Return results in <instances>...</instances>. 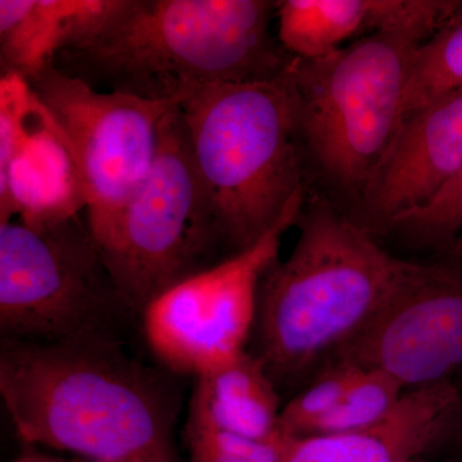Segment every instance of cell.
Returning a JSON list of instances; mask_svg holds the SVG:
<instances>
[{
  "label": "cell",
  "instance_id": "1",
  "mask_svg": "<svg viewBox=\"0 0 462 462\" xmlns=\"http://www.w3.org/2000/svg\"><path fill=\"white\" fill-rule=\"evenodd\" d=\"M0 396L27 445L90 461L178 462L165 385L114 339L2 338Z\"/></svg>",
  "mask_w": 462,
  "mask_h": 462
},
{
  "label": "cell",
  "instance_id": "2",
  "mask_svg": "<svg viewBox=\"0 0 462 462\" xmlns=\"http://www.w3.org/2000/svg\"><path fill=\"white\" fill-rule=\"evenodd\" d=\"M270 0H121L53 66L96 88L179 103L207 85L273 80L291 58L270 32Z\"/></svg>",
  "mask_w": 462,
  "mask_h": 462
},
{
  "label": "cell",
  "instance_id": "3",
  "mask_svg": "<svg viewBox=\"0 0 462 462\" xmlns=\"http://www.w3.org/2000/svg\"><path fill=\"white\" fill-rule=\"evenodd\" d=\"M298 223L296 247L258 291L251 354L278 388L320 373L421 267L391 256L328 203L312 202Z\"/></svg>",
  "mask_w": 462,
  "mask_h": 462
},
{
  "label": "cell",
  "instance_id": "4",
  "mask_svg": "<svg viewBox=\"0 0 462 462\" xmlns=\"http://www.w3.org/2000/svg\"><path fill=\"white\" fill-rule=\"evenodd\" d=\"M179 109L194 171L230 256L303 208L287 69L273 80L207 85L185 96Z\"/></svg>",
  "mask_w": 462,
  "mask_h": 462
},
{
  "label": "cell",
  "instance_id": "5",
  "mask_svg": "<svg viewBox=\"0 0 462 462\" xmlns=\"http://www.w3.org/2000/svg\"><path fill=\"white\" fill-rule=\"evenodd\" d=\"M421 44L401 33H373L325 57L291 58L287 78L298 138L343 189L361 193L397 133Z\"/></svg>",
  "mask_w": 462,
  "mask_h": 462
},
{
  "label": "cell",
  "instance_id": "6",
  "mask_svg": "<svg viewBox=\"0 0 462 462\" xmlns=\"http://www.w3.org/2000/svg\"><path fill=\"white\" fill-rule=\"evenodd\" d=\"M130 311L226 260L200 188L179 103L167 115L151 172L99 248Z\"/></svg>",
  "mask_w": 462,
  "mask_h": 462
},
{
  "label": "cell",
  "instance_id": "7",
  "mask_svg": "<svg viewBox=\"0 0 462 462\" xmlns=\"http://www.w3.org/2000/svg\"><path fill=\"white\" fill-rule=\"evenodd\" d=\"M130 311L87 221L0 224L2 338L30 343L112 339L108 319Z\"/></svg>",
  "mask_w": 462,
  "mask_h": 462
},
{
  "label": "cell",
  "instance_id": "8",
  "mask_svg": "<svg viewBox=\"0 0 462 462\" xmlns=\"http://www.w3.org/2000/svg\"><path fill=\"white\" fill-rule=\"evenodd\" d=\"M29 84L69 143L100 248L151 172L163 123L178 103L100 91L53 65Z\"/></svg>",
  "mask_w": 462,
  "mask_h": 462
},
{
  "label": "cell",
  "instance_id": "9",
  "mask_svg": "<svg viewBox=\"0 0 462 462\" xmlns=\"http://www.w3.org/2000/svg\"><path fill=\"white\" fill-rule=\"evenodd\" d=\"M302 209L285 216L251 247L167 289L143 310L145 339L161 364L197 378L247 351L261 281Z\"/></svg>",
  "mask_w": 462,
  "mask_h": 462
},
{
  "label": "cell",
  "instance_id": "10",
  "mask_svg": "<svg viewBox=\"0 0 462 462\" xmlns=\"http://www.w3.org/2000/svg\"><path fill=\"white\" fill-rule=\"evenodd\" d=\"M331 363L378 370L409 391L451 380L462 369V272L421 264Z\"/></svg>",
  "mask_w": 462,
  "mask_h": 462
},
{
  "label": "cell",
  "instance_id": "11",
  "mask_svg": "<svg viewBox=\"0 0 462 462\" xmlns=\"http://www.w3.org/2000/svg\"><path fill=\"white\" fill-rule=\"evenodd\" d=\"M462 167V89L401 123L361 190L373 227L421 208Z\"/></svg>",
  "mask_w": 462,
  "mask_h": 462
},
{
  "label": "cell",
  "instance_id": "12",
  "mask_svg": "<svg viewBox=\"0 0 462 462\" xmlns=\"http://www.w3.org/2000/svg\"><path fill=\"white\" fill-rule=\"evenodd\" d=\"M87 208L83 178L65 134L33 94L32 106L0 152V224L48 226Z\"/></svg>",
  "mask_w": 462,
  "mask_h": 462
},
{
  "label": "cell",
  "instance_id": "13",
  "mask_svg": "<svg viewBox=\"0 0 462 462\" xmlns=\"http://www.w3.org/2000/svg\"><path fill=\"white\" fill-rule=\"evenodd\" d=\"M460 387L452 380L410 389L385 420L349 433L289 438L282 462H401L456 437Z\"/></svg>",
  "mask_w": 462,
  "mask_h": 462
},
{
  "label": "cell",
  "instance_id": "14",
  "mask_svg": "<svg viewBox=\"0 0 462 462\" xmlns=\"http://www.w3.org/2000/svg\"><path fill=\"white\" fill-rule=\"evenodd\" d=\"M278 41L289 56L316 60L354 36L401 33L430 39L445 21L439 0H282Z\"/></svg>",
  "mask_w": 462,
  "mask_h": 462
},
{
  "label": "cell",
  "instance_id": "15",
  "mask_svg": "<svg viewBox=\"0 0 462 462\" xmlns=\"http://www.w3.org/2000/svg\"><path fill=\"white\" fill-rule=\"evenodd\" d=\"M121 0H0L2 75L32 81L62 51L94 35Z\"/></svg>",
  "mask_w": 462,
  "mask_h": 462
},
{
  "label": "cell",
  "instance_id": "16",
  "mask_svg": "<svg viewBox=\"0 0 462 462\" xmlns=\"http://www.w3.org/2000/svg\"><path fill=\"white\" fill-rule=\"evenodd\" d=\"M278 387L251 352L197 376L187 430L221 431L256 440L284 436Z\"/></svg>",
  "mask_w": 462,
  "mask_h": 462
},
{
  "label": "cell",
  "instance_id": "17",
  "mask_svg": "<svg viewBox=\"0 0 462 462\" xmlns=\"http://www.w3.org/2000/svg\"><path fill=\"white\" fill-rule=\"evenodd\" d=\"M461 89L462 8L419 48L404 91L401 123L425 106Z\"/></svg>",
  "mask_w": 462,
  "mask_h": 462
},
{
  "label": "cell",
  "instance_id": "18",
  "mask_svg": "<svg viewBox=\"0 0 462 462\" xmlns=\"http://www.w3.org/2000/svg\"><path fill=\"white\" fill-rule=\"evenodd\" d=\"M404 393L406 389L387 374L358 369L338 404L316 425L310 436L349 433L372 428L396 410Z\"/></svg>",
  "mask_w": 462,
  "mask_h": 462
},
{
  "label": "cell",
  "instance_id": "19",
  "mask_svg": "<svg viewBox=\"0 0 462 462\" xmlns=\"http://www.w3.org/2000/svg\"><path fill=\"white\" fill-rule=\"evenodd\" d=\"M358 367L345 363L327 365L311 384L291 398L282 410L281 430L288 438L307 437L338 404L355 379Z\"/></svg>",
  "mask_w": 462,
  "mask_h": 462
},
{
  "label": "cell",
  "instance_id": "20",
  "mask_svg": "<svg viewBox=\"0 0 462 462\" xmlns=\"http://www.w3.org/2000/svg\"><path fill=\"white\" fill-rule=\"evenodd\" d=\"M190 462H282L288 437L256 440L221 431L187 430Z\"/></svg>",
  "mask_w": 462,
  "mask_h": 462
},
{
  "label": "cell",
  "instance_id": "21",
  "mask_svg": "<svg viewBox=\"0 0 462 462\" xmlns=\"http://www.w3.org/2000/svg\"><path fill=\"white\" fill-rule=\"evenodd\" d=\"M392 227L434 240L458 236L462 230V167L430 203L401 216Z\"/></svg>",
  "mask_w": 462,
  "mask_h": 462
},
{
  "label": "cell",
  "instance_id": "22",
  "mask_svg": "<svg viewBox=\"0 0 462 462\" xmlns=\"http://www.w3.org/2000/svg\"><path fill=\"white\" fill-rule=\"evenodd\" d=\"M14 462H62L54 460V458L47 457V456H42V455H25L23 456V457L17 458Z\"/></svg>",
  "mask_w": 462,
  "mask_h": 462
},
{
  "label": "cell",
  "instance_id": "23",
  "mask_svg": "<svg viewBox=\"0 0 462 462\" xmlns=\"http://www.w3.org/2000/svg\"><path fill=\"white\" fill-rule=\"evenodd\" d=\"M454 254L460 263H462V230L458 233L457 239L454 245Z\"/></svg>",
  "mask_w": 462,
  "mask_h": 462
},
{
  "label": "cell",
  "instance_id": "24",
  "mask_svg": "<svg viewBox=\"0 0 462 462\" xmlns=\"http://www.w3.org/2000/svg\"><path fill=\"white\" fill-rule=\"evenodd\" d=\"M460 391H461V406H460V413H458L457 433H456V437L461 438V439H462V387H460Z\"/></svg>",
  "mask_w": 462,
  "mask_h": 462
},
{
  "label": "cell",
  "instance_id": "25",
  "mask_svg": "<svg viewBox=\"0 0 462 462\" xmlns=\"http://www.w3.org/2000/svg\"><path fill=\"white\" fill-rule=\"evenodd\" d=\"M401 462H434V461L425 460V458H422V456H421V457L409 458V460H404V461H401Z\"/></svg>",
  "mask_w": 462,
  "mask_h": 462
},
{
  "label": "cell",
  "instance_id": "26",
  "mask_svg": "<svg viewBox=\"0 0 462 462\" xmlns=\"http://www.w3.org/2000/svg\"><path fill=\"white\" fill-rule=\"evenodd\" d=\"M79 462H139V461H90V460H83Z\"/></svg>",
  "mask_w": 462,
  "mask_h": 462
}]
</instances>
